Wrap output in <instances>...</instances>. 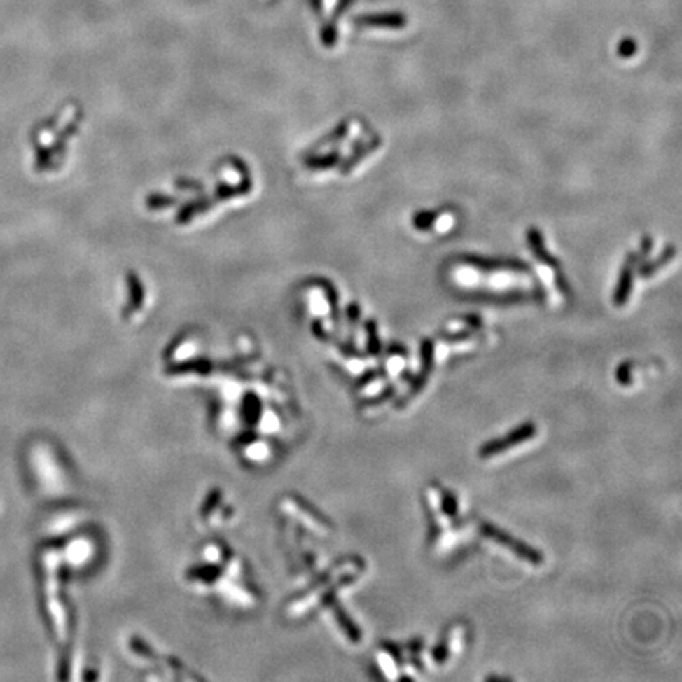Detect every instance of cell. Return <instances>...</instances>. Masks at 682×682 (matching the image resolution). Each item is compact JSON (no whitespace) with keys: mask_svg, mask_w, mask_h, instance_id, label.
I'll return each mask as SVG.
<instances>
[{"mask_svg":"<svg viewBox=\"0 0 682 682\" xmlns=\"http://www.w3.org/2000/svg\"><path fill=\"white\" fill-rule=\"evenodd\" d=\"M616 380L621 386H630L632 384V367L630 362L622 363L621 367L616 370Z\"/></svg>","mask_w":682,"mask_h":682,"instance_id":"cell-11","label":"cell"},{"mask_svg":"<svg viewBox=\"0 0 682 682\" xmlns=\"http://www.w3.org/2000/svg\"><path fill=\"white\" fill-rule=\"evenodd\" d=\"M335 618H337L338 624L341 625V627H343L345 634L348 635V638H349L351 641H356V643L361 641V638H362L361 630L357 629V625L351 621L349 616L346 615V613L343 610H341V608H335Z\"/></svg>","mask_w":682,"mask_h":682,"instance_id":"cell-8","label":"cell"},{"mask_svg":"<svg viewBox=\"0 0 682 682\" xmlns=\"http://www.w3.org/2000/svg\"><path fill=\"white\" fill-rule=\"evenodd\" d=\"M479 529L487 538H492L493 542L501 545V547H504L508 551H512L513 555L520 557V559H523L524 562L532 564V566H542V564L545 562V557L541 551L529 547V545H526L522 541H518V538L510 536L508 532L499 529L498 526H494L492 523H487V522H480Z\"/></svg>","mask_w":682,"mask_h":682,"instance_id":"cell-1","label":"cell"},{"mask_svg":"<svg viewBox=\"0 0 682 682\" xmlns=\"http://www.w3.org/2000/svg\"><path fill=\"white\" fill-rule=\"evenodd\" d=\"M435 220H436L435 214H430V212L419 214L414 216V226L417 229H429V226H431L433 223H435Z\"/></svg>","mask_w":682,"mask_h":682,"instance_id":"cell-13","label":"cell"},{"mask_svg":"<svg viewBox=\"0 0 682 682\" xmlns=\"http://www.w3.org/2000/svg\"><path fill=\"white\" fill-rule=\"evenodd\" d=\"M528 244H529V248H532V251H534V256L538 259V261L543 263L545 265H550V267H553V269H559V261L551 256V254H548L547 248H545V245H543L542 235L536 228L528 229Z\"/></svg>","mask_w":682,"mask_h":682,"instance_id":"cell-6","label":"cell"},{"mask_svg":"<svg viewBox=\"0 0 682 682\" xmlns=\"http://www.w3.org/2000/svg\"><path fill=\"white\" fill-rule=\"evenodd\" d=\"M384 649L387 650V653L394 657V659L396 660V663H401L403 659H401V650L398 646H395L394 643H384Z\"/></svg>","mask_w":682,"mask_h":682,"instance_id":"cell-17","label":"cell"},{"mask_svg":"<svg viewBox=\"0 0 682 682\" xmlns=\"http://www.w3.org/2000/svg\"><path fill=\"white\" fill-rule=\"evenodd\" d=\"M537 435V426L532 422H524L517 429H513V431L508 433L507 436H502L498 439H493V441H488L487 444H483L479 449V457L487 460V458H492L502 454V452L510 450L517 445H522L529 439L536 438Z\"/></svg>","mask_w":682,"mask_h":682,"instance_id":"cell-2","label":"cell"},{"mask_svg":"<svg viewBox=\"0 0 682 682\" xmlns=\"http://www.w3.org/2000/svg\"><path fill=\"white\" fill-rule=\"evenodd\" d=\"M433 659H435L436 663H445V660L449 659V646H447V641H441V643H438V646L433 649Z\"/></svg>","mask_w":682,"mask_h":682,"instance_id":"cell-14","label":"cell"},{"mask_svg":"<svg viewBox=\"0 0 682 682\" xmlns=\"http://www.w3.org/2000/svg\"><path fill=\"white\" fill-rule=\"evenodd\" d=\"M443 337L449 341V343H460V341L463 340H469L471 337H473V332L471 330H461V332H455V333H444Z\"/></svg>","mask_w":682,"mask_h":682,"instance_id":"cell-15","label":"cell"},{"mask_svg":"<svg viewBox=\"0 0 682 682\" xmlns=\"http://www.w3.org/2000/svg\"><path fill=\"white\" fill-rule=\"evenodd\" d=\"M420 361H422V367L424 368L420 370L419 376H415L412 380L411 389H409V392L405 398L398 403V408L405 406L406 401L414 398L415 395H419L420 390L426 386V381H429V376L433 370V363H435V345H433V341L429 338H425L424 341H422Z\"/></svg>","mask_w":682,"mask_h":682,"instance_id":"cell-4","label":"cell"},{"mask_svg":"<svg viewBox=\"0 0 682 682\" xmlns=\"http://www.w3.org/2000/svg\"><path fill=\"white\" fill-rule=\"evenodd\" d=\"M394 395H395V386H389L381 395H377V396H375L373 400H368L365 403H368V406H373V405H377V403H382V401L389 400L390 396H394Z\"/></svg>","mask_w":682,"mask_h":682,"instance_id":"cell-16","label":"cell"},{"mask_svg":"<svg viewBox=\"0 0 682 682\" xmlns=\"http://www.w3.org/2000/svg\"><path fill=\"white\" fill-rule=\"evenodd\" d=\"M361 26L368 27H384V29H403L406 26L408 18L401 13H382L357 18Z\"/></svg>","mask_w":682,"mask_h":682,"instance_id":"cell-5","label":"cell"},{"mask_svg":"<svg viewBox=\"0 0 682 682\" xmlns=\"http://www.w3.org/2000/svg\"><path fill=\"white\" fill-rule=\"evenodd\" d=\"M674 254H676L674 246L673 245L667 246L665 250H663V253L660 254V256L657 258V259H654V261H650V263H641L640 269H638V274H640L643 278L653 277L654 274H657V272H659L663 267V265L671 261V259L674 258Z\"/></svg>","mask_w":682,"mask_h":682,"instance_id":"cell-7","label":"cell"},{"mask_svg":"<svg viewBox=\"0 0 682 682\" xmlns=\"http://www.w3.org/2000/svg\"><path fill=\"white\" fill-rule=\"evenodd\" d=\"M441 508H443V512L445 513V515H447L450 520L457 518V515H458V499H457V496L452 494L450 492H445V489H443V492H441Z\"/></svg>","mask_w":682,"mask_h":682,"instance_id":"cell-9","label":"cell"},{"mask_svg":"<svg viewBox=\"0 0 682 682\" xmlns=\"http://www.w3.org/2000/svg\"><path fill=\"white\" fill-rule=\"evenodd\" d=\"M636 41L634 39H624L618 45V55L622 59H630L636 54Z\"/></svg>","mask_w":682,"mask_h":682,"instance_id":"cell-10","label":"cell"},{"mask_svg":"<svg viewBox=\"0 0 682 682\" xmlns=\"http://www.w3.org/2000/svg\"><path fill=\"white\" fill-rule=\"evenodd\" d=\"M422 648H424V641L422 640H414L408 644V649L409 650H412V653H419V650H422Z\"/></svg>","mask_w":682,"mask_h":682,"instance_id":"cell-18","label":"cell"},{"mask_svg":"<svg viewBox=\"0 0 682 682\" xmlns=\"http://www.w3.org/2000/svg\"><path fill=\"white\" fill-rule=\"evenodd\" d=\"M367 328H368V333H370V352L373 356H377V352L381 351V341H380V338H377L375 322L373 321L368 322Z\"/></svg>","mask_w":682,"mask_h":682,"instance_id":"cell-12","label":"cell"},{"mask_svg":"<svg viewBox=\"0 0 682 682\" xmlns=\"http://www.w3.org/2000/svg\"><path fill=\"white\" fill-rule=\"evenodd\" d=\"M650 246H653V239H650L649 235H646V237H643L640 251L629 254L627 261H625V264H624V269L621 272V275H619V281H618V286L615 291V295H613V302H615L616 307H624L625 303H627L629 297H630L632 286H634L635 265L641 263V259L649 253Z\"/></svg>","mask_w":682,"mask_h":682,"instance_id":"cell-3","label":"cell"}]
</instances>
